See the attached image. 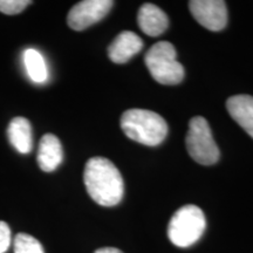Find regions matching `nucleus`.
I'll list each match as a JSON object with an SVG mask.
<instances>
[{
  "instance_id": "f257e3e1",
  "label": "nucleus",
  "mask_w": 253,
  "mask_h": 253,
  "mask_svg": "<svg viewBox=\"0 0 253 253\" xmlns=\"http://www.w3.org/2000/svg\"><path fill=\"white\" fill-rule=\"evenodd\" d=\"M84 181L91 199L102 207L118 205L125 194V183L115 164L104 157H93L86 163Z\"/></svg>"
},
{
  "instance_id": "2eb2a0df",
  "label": "nucleus",
  "mask_w": 253,
  "mask_h": 253,
  "mask_svg": "<svg viewBox=\"0 0 253 253\" xmlns=\"http://www.w3.org/2000/svg\"><path fill=\"white\" fill-rule=\"evenodd\" d=\"M30 4L28 0H0V12L9 15L18 14Z\"/></svg>"
},
{
  "instance_id": "0eeeda50",
  "label": "nucleus",
  "mask_w": 253,
  "mask_h": 253,
  "mask_svg": "<svg viewBox=\"0 0 253 253\" xmlns=\"http://www.w3.org/2000/svg\"><path fill=\"white\" fill-rule=\"evenodd\" d=\"M189 9L197 23L209 31L219 32L226 27L227 8L223 0H191Z\"/></svg>"
},
{
  "instance_id": "7ed1b4c3",
  "label": "nucleus",
  "mask_w": 253,
  "mask_h": 253,
  "mask_svg": "<svg viewBox=\"0 0 253 253\" xmlns=\"http://www.w3.org/2000/svg\"><path fill=\"white\" fill-rule=\"evenodd\" d=\"M144 62L158 84H178L184 78V67L177 61L176 49L169 41H160L150 47L144 56Z\"/></svg>"
},
{
  "instance_id": "9d476101",
  "label": "nucleus",
  "mask_w": 253,
  "mask_h": 253,
  "mask_svg": "<svg viewBox=\"0 0 253 253\" xmlns=\"http://www.w3.org/2000/svg\"><path fill=\"white\" fill-rule=\"evenodd\" d=\"M63 150L61 142L55 135L46 134L40 140L37 161L40 169L45 172H52L61 164Z\"/></svg>"
},
{
  "instance_id": "423d86ee",
  "label": "nucleus",
  "mask_w": 253,
  "mask_h": 253,
  "mask_svg": "<svg viewBox=\"0 0 253 253\" xmlns=\"http://www.w3.org/2000/svg\"><path fill=\"white\" fill-rule=\"evenodd\" d=\"M114 5L112 0H84L72 7L67 15L68 26L74 31H84L109 13Z\"/></svg>"
},
{
  "instance_id": "f03ea898",
  "label": "nucleus",
  "mask_w": 253,
  "mask_h": 253,
  "mask_svg": "<svg viewBox=\"0 0 253 253\" xmlns=\"http://www.w3.org/2000/svg\"><path fill=\"white\" fill-rule=\"evenodd\" d=\"M121 128L137 143L155 147L166 140L168 125L162 116L147 109H129L122 114Z\"/></svg>"
},
{
  "instance_id": "ddd939ff",
  "label": "nucleus",
  "mask_w": 253,
  "mask_h": 253,
  "mask_svg": "<svg viewBox=\"0 0 253 253\" xmlns=\"http://www.w3.org/2000/svg\"><path fill=\"white\" fill-rule=\"evenodd\" d=\"M23 60L26 68L28 78L34 84H43L48 79V68H47L45 58L39 50L28 48L24 52Z\"/></svg>"
},
{
  "instance_id": "20e7f679",
  "label": "nucleus",
  "mask_w": 253,
  "mask_h": 253,
  "mask_svg": "<svg viewBox=\"0 0 253 253\" xmlns=\"http://www.w3.org/2000/svg\"><path fill=\"white\" fill-rule=\"evenodd\" d=\"M205 227L207 219L203 211L196 205H184L170 219L168 237L177 248H189L203 236Z\"/></svg>"
},
{
  "instance_id": "9b49d317",
  "label": "nucleus",
  "mask_w": 253,
  "mask_h": 253,
  "mask_svg": "<svg viewBox=\"0 0 253 253\" xmlns=\"http://www.w3.org/2000/svg\"><path fill=\"white\" fill-rule=\"evenodd\" d=\"M226 109L235 121L253 138V96L235 95L226 101Z\"/></svg>"
},
{
  "instance_id": "1a4fd4ad",
  "label": "nucleus",
  "mask_w": 253,
  "mask_h": 253,
  "mask_svg": "<svg viewBox=\"0 0 253 253\" xmlns=\"http://www.w3.org/2000/svg\"><path fill=\"white\" fill-rule=\"evenodd\" d=\"M137 23L141 31L149 37H158L169 27V19L158 6L142 5L137 13Z\"/></svg>"
},
{
  "instance_id": "dca6fc26",
  "label": "nucleus",
  "mask_w": 253,
  "mask_h": 253,
  "mask_svg": "<svg viewBox=\"0 0 253 253\" xmlns=\"http://www.w3.org/2000/svg\"><path fill=\"white\" fill-rule=\"evenodd\" d=\"M12 243L11 230L5 221L0 220V253H5Z\"/></svg>"
},
{
  "instance_id": "4468645a",
  "label": "nucleus",
  "mask_w": 253,
  "mask_h": 253,
  "mask_svg": "<svg viewBox=\"0 0 253 253\" xmlns=\"http://www.w3.org/2000/svg\"><path fill=\"white\" fill-rule=\"evenodd\" d=\"M14 253H45L38 239L27 233H19L13 242Z\"/></svg>"
},
{
  "instance_id": "f3484780",
  "label": "nucleus",
  "mask_w": 253,
  "mask_h": 253,
  "mask_svg": "<svg viewBox=\"0 0 253 253\" xmlns=\"http://www.w3.org/2000/svg\"><path fill=\"white\" fill-rule=\"evenodd\" d=\"M94 253H123V252L115 248H102V249L96 250Z\"/></svg>"
},
{
  "instance_id": "6e6552de",
  "label": "nucleus",
  "mask_w": 253,
  "mask_h": 253,
  "mask_svg": "<svg viewBox=\"0 0 253 253\" xmlns=\"http://www.w3.org/2000/svg\"><path fill=\"white\" fill-rule=\"evenodd\" d=\"M143 48V41L137 34L123 31L108 47V56L115 63H126Z\"/></svg>"
},
{
  "instance_id": "f8f14e48",
  "label": "nucleus",
  "mask_w": 253,
  "mask_h": 253,
  "mask_svg": "<svg viewBox=\"0 0 253 253\" xmlns=\"http://www.w3.org/2000/svg\"><path fill=\"white\" fill-rule=\"evenodd\" d=\"M8 140L18 153L26 155L31 153L33 147L32 126L28 120L25 118H14L9 123L7 129Z\"/></svg>"
},
{
  "instance_id": "39448f33",
  "label": "nucleus",
  "mask_w": 253,
  "mask_h": 253,
  "mask_svg": "<svg viewBox=\"0 0 253 253\" xmlns=\"http://www.w3.org/2000/svg\"><path fill=\"white\" fill-rule=\"evenodd\" d=\"M185 143L192 160L202 166H212L219 160V149L213 140L210 126L202 116L191 119Z\"/></svg>"
}]
</instances>
